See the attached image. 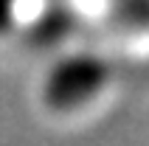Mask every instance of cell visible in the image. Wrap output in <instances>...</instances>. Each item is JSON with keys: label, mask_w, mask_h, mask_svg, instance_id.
<instances>
[{"label": "cell", "mask_w": 149, "mask_h": 146, "mask_svg": "<svg viewBox=\"0 0 149 146\" xmlns=\"http://www.w3.org/2000/svg\"><path fill=\"white\" fill-rule=\"evenodd\" d=\"M113 79V65L96 51H73L56 59L42 79V104L51 113H76L107 90Z\"/></svg>", "instance_id": "cell-1"}, {"label": "cell", "mask_w": 149, "mask_h": 146, "mask_svg": "<svg viewBox=\"0 0 149 146\" xmlns=\"http://www.w3.org/2000/svg\"><path fill=\"white\" fill-rule=\"evenodd\" d=\"M17 11H20V0H0V37L14 31Z\"/></svg>", "instance_id": "cell-2"}]
</instances>
